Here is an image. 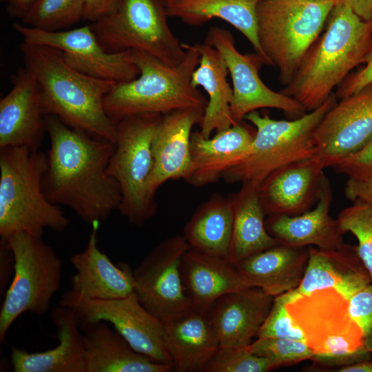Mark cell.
Here are the masks:
<instances>
[{"label":"cell","mask_w":372,"mask_h":372,"mask_svg":"<svg viewBox=\"0 0 372 372\" xmlns=\"http://www.w3.org/2000/svg\"><path fill=\"white\" fill-rule=\"evenodd\" d=\"M45 120L50 144L42 180L46 198L87 224L106 220L121 203L120 187L107 172L116 143L74 130L53 115Z\"/></svg>","instance_id":"cell-1"},{"label":"cell","mask_w":372,"mask_h":372,"mask_svg":"<svg viewBox=\"0 0 372 372\" xmlns=\"http://www.w3.org/2000/svg\"><path fill=\"white\" fill-rule=\"evenodd\" d=\"M24 68L37 79L45 115H53L70 127L116 143V124L103 105L115 83L86 75L69 65L61 51L22 42Z\"/></svg>","instance_id":"cell-2"},{"label":"cell","mask_w":372,"mask_h":372,"mask_svg":"<svg viewBox=\"0 0 372 372\" xmlns=\"http://www.w3.org/2000/svg\"><path fill=\"white\" fill-rule=\"evenodd\" d=\"M326 25L289 83L280 91L307 112L322 105L362 64L372 34V21L362 20L344 0L336 1Z\"/></svg>","instance_id":"cell-3"},{"label":"cell","mask_w":372,"mask_h":372,"mask_svg":"<svg viewBox=\"0 0 372 372\" xmlns=\"http://www.w3.org/2000/svg\"><path fill=\"white\" fill-rule=\"evenodd\" d=\"M182 45L186 55L176 65L145 52L131 50L139 75L134 80L115 83L103 100L107 115L116 124L138 114L163 115L185 108L205 109L207 99L191 82L200 53L194 44L183 43Z\"/></svg>","instance_id":"cell-4"},{"label":"cell","mask_w":372,"mask_h":372,"mask_svg":"<svg viewBox=\"0 0 372 372\" xmlns=\"http://www.w3.org/2000/svg\"><path fill=\"white\" fill-rule=\"evenodd\" d=\"M47 154L21 147L0 148V236L26 233L42 238L46 229L62 232L70 225L42 186Z\"/></svg>","instance_id":"cell-5"},{"label":"cell","mask_w":372,"mask_h":372,"mask_svg":"<svg viewBox=\"0 0 372 372\" xmlns=\"http://www.w3.org/2000/svg\"><path fill=\"white\" fill-rule=\"evenodd\" d=\"M333 93L318 108L292 120H276L257 110L245 119L256 130L250 149L237 164L222 176L226 183L260 184L276 169L317 155L315 133L327 113L337 103Z\"/></svg>","instance_id":"cell-6"},{"label":"cell","mask_w":372,"mask_h":372,"mask_svg":"<svg viewBox=\"0 0 372 372\" xmlns=\"http://www.w3.org/2000/svg\"><path fill=\"white\" fill-rule=\"evenodd\" d=\"M337 1V0H336ZM336 1L309 3L299 0H261L258 5L257 34L279 80L287 85L305 54L317 40Z\"/></svg>","instance_id":"cell-7"},{"label":"cell","mask_w":372,"mask_h":372,"mask_svg":"<svg viewBox=\"0 0 372 372\" xmlns=\"http://www.w3.org/2000/svg\"><path fill=\"white\" fill-rule=\"evenodd\" d=\"M162 114H143L116 123V147L107 174L118 184V211L130 223L141 227L156 213L155 198L149 192L154 167L152 143Z\"/></svg>","instance_id":"cell-8"},{"label":"cell","mask_w":372,"mask_h":372,"mask_svg":"<svg viewBox=\"0 0 372 372\" xmlns=\"http://www.w3.org/2000/svg\"><path fill=\"white\" fill-rule=\"evenodd\" d=\"M14 257L12 279L0 311V343L12 323L24 312L45 314L61 282L62 260L42 238L26 233L8 238Z\"/></svg>","instance_id":"cell-9"},{"label":"cell","mask_w":372,"mask_h":372,"mask_svg":"<svg viewBox=\"0 0 372 372\" xmlns=\"http://www.w3.org/2000/svg\"><path fill=\"white\" fill-rule=\"evenodd\" d=\"M164 0H118L113 10L90 26L103 49L141 50L176 65L186 50L170 29Z\"/></svg>","instance_id":"cell-10"},{"label":"cell","mask_w":372,"mask_h":372,"mask_svg":"<svg viewBox=\"0 0 372 372\" xmlns=\"http://www.w3.org/2000/svg\"><path fill=\"white\" fill-rule=\"evenodd\" d=\"M286 309L314 354L339 355L364 348L362 331L349 313V300L336 289L299 296Z\"/></svg>","instance_id":"cell-11"},{"label":"cell","mask_w":372,"mask_h":372,"mask_svg":"<svg viewBox=\"0 0 372 372\" xmlns=\"http://www.w3.org/2000/svg\"><path fill=\"white\" fill-rule=\"evenodd\" d=\"M59 305L74 311L79 328L99 321L109 322L134 350L172 366L165 346L163 322L141 304L134 292L118 299L91 300L67 291Z\"/></svg>","instance_id":"cell-12"},{"label":"cell","mask_w":372,"mask_h":372,"mask_svg":"<svg viewBox=\"0 0 372 372\" xmlns=\"http://www.w3.org/2000/svg\"><path fill=\"white\" fill-rule=\"evenodd\" d=\"M12 28L22 42L59 50L69 65L90 76L118 83L134 80L139 75L131 50L107 52L90 24L59 31H46L20 23H14Z\"/></svg>","instance_id":"cell-13"},{"label":"cell","mask_w":372,"mask_h":372,"mask_svg":"<svg viewBox=\"0 0 372 372\" xmlns=\"http://www.w3.org/2000/svg\"><path fill=\"white\" fill-rule=\"evenodd\" d=\"M223 56L232 81L233 99L231 111L236 123L243 121L251 112L262 108L282 110L297 118L307 112L294 99L275 92L260 77L259 71L265 63L257 53H240L231 32L218 26L210 27L205 41Z\"/></svg>","instance_id":"cell-14"},{"label":"cell","mask_w":372,"mask_h":372,"mask_svg":"<svg viewBox=\"0 0 372 372\" xmlns=\"http://www.w3.org/2000/svg\"><path fill=\"white\" fill-rule=\"evenodd\" d=\"M189 249L183 236L169 237L155 246L133 270L134 293L141 304L163 322L193 307L180 273L181 259Z\"/></svg>","instance_id":"cell-15"},{"label":"cell","mask_w":372,"mask_h":372,"mask_svg":"<svg viewBox=\"0 0 372 372\" xmlns=\"http://www.w3.org/2000/svg\"><path fill=\"white\" fill-rule=\"evenodd\" d=\"M371 137L372 82L327 113L315 133L317 155L324 167H333Z\"/></svg>","instance_id":"cell-16"},{"label":"cell","mask_w":372,"mask_h":372,"mask_svg":"<svg viewBox=\"0 0 372 372\" xmlns=\"http://www.w3.org/2000/svg\"><path fill=\"white\" fill-rule=\"evenodd\" d=\"M324 168L316 155L269 174L258 190L266 216H296L312 209L320 197Z\"/></svg>","instance_id":"cell-17"},{"label":"cell","mask_w":372,"mask_h":372,"mask_svg":"<svg viewBox=\"0 0 372 372\" xmlns=\"http://www.w3.org/2000/svg\"><path fill=\"white\" fill-rule=\"evenodd\" d=\"M11 90L0 100V148L38 151L46 131L41 90L34 75L18 70Z\"/></svg>","instance_id":"cell-18"},{"label":"cell","mask_w":372,"mask_h":372,"mask_svg":"<svg viewBox=\"0 0 372 372\" xmlns=\"http://www.w3.org/2000/svg\"><path fill=\"white\" fill-rule=\"evenodd\" d=\"M204 109L185 108L163 114L152 143L154 167L149 183V194L169 180H186L192 170L191 136L200 123Z\"/></svg>","instance_id":"cell-19"},{"label":"cell","mask_w":372,"mask_h":372,"mask_svg":"<svg viewBox=\"0 0 372 372\" xmlns=\"http://www.w3.org/2000/svg\"><path fill=\"white\" fill-rule=\"evenodd\" d=\"M99 222L92 224L86 248L70 258L76 270L71 278L73 295L85 300H114L134 293L133 270L129 265H114L98 247Z\"/></svg>","instance_id":"cell-20"},{"label":"cell","mask_w":372,"mask_h":372,"mask_svg":"<svg viewBox=\"0 0 372 372\" xmlns=\"http://www.w3.org/2000/svg\"><path fill=\"white\" fill-rule=\"evenodd\" d=\"M371 282L356 245L344 243L332 249L309 246L308 262L301 282L296 289L285 294L289 302L316 290L333 288L349 299Z\"/></svg>","instance_id":"cell-21"},{"label":"cell","mask_w":372,"mask_h":372,"mask_svg":"<svg viewBox=\"0 0 372 372\" xmlns=\"http://www.w3.org/2000/svg\"><path fill=\"white\" fill-rule=\"evenodd\" d=\"M274 297L258 287L227 293L207 310L220 346L246 347L265 320Z\"/></svg>","instance_id":"cell-22"},{"label":"cell","mask_w":372,"mask_h":372,"mask_svg":"<svg viewBox=\"0 0 372 372\" xmlns=\"http://www.w3.org/2000/svg\"><path fill=\"white\" fill-rule=\"evenodd\" d=\"M332 198L331 182L325 176L319 199L312 209L296 216H267L266 229L285 245L337 249L344 244V233L338 219L329 214Z\"/></svg>","instance_id":"cell-23"},{"label":"cell","mask_w":372,"mask_h":372,"mask_svg":"<svg viewBox=\"0 0 372 372\" xmlns=\"http://www.w3.org/2000/svg\"><path fill=\"white\" fill-rule=\"evenodd\" d=\"M256 130L244 121L205 138L192 132L190 142L192 170L185 180L194 187H203L222 178L223 174L249 152Z\"/></svg>","instance_id":"cell-24"},{"label":"cell","mask_w":372,"mask_h":372,"mask_svg":"<svg viewBox=\"0 0 372 372\" xmlns=\"http://www.w3.org/2000/svg\"><path fill=\"white\" fill-rule=\"evenodd\" d=\"M164 341L172 369L177 372L203 371L220 347L207 311L192 307L163 322Z\"/></svg>","instance_id":"cell-25"},{"label":"cell","mask_w":372,"mask_h":372,"mask_svg":"<svg viewBox=\"0 0 372 372\" xmlns=\"http://www.w3.org/2000/svg\"><path fill=\"white\" fill-rule=\"evenodd\" d=\"M57 330L59 344L46 351L29 353L12 347L11 363L14 372H85L83 334L75 313L59 304L50 313Z\"/></svg>","instance_id":"cell-26"},{"label":"cell","mask_w":372,"mask_h":372,"mask_svg":"<svg viewBox=\"0 0 372 372\" xmlns=\"http://www.w3.org/2000/svg\"><path fill=\"white\" fill-rule=\"evenodd\" d=\"M309 247L281 243L248 256L235 267L250 287H258L273 297L296 289L304 276Z\"/></svg>","instance_id":"cell-27"},{"label":"cell","mask_w":372,"mask_h":372,"mask_svg":"<svg viewBox=\"0 0 372 372\" xmlns=\"http://www.w3.org/2000/svg\"><path fill=\"white\" fill-rule=\"evenodd\" d=\"M83 331L85 372H167L171 365L156 362L134 350L107 322L80 327Z\"/></svg>","instance_id":"cell-28"},{"label":"cell","mask_w":372,"mask_h":372,"mask_svg":"<svg viewBox=\"0 0 372 372\" xmlns=\"http://www.w3.org/2000/svg\"><path fill=\"white\" fill-rule=\"evenodd\" d=\"M180 273L191 303L205 311L220 297L250 287L229 260L190 247L182 257Z\"/></svg>","instance_id":"cell-29"},{"label":"cell","mask_w":372,"mask_h":372,"mask_svg":"<svg viewBox=\"0 0 372 372\" xmlns=\"http://www.w3.org/2000/svg\"><path fill=\"white\" fill-rule=\"evenodd\" d=\"M194 45L200 53V61L192 74L191 82L196 87H202L208 95L199 132L205 138H209L213 132L226 130L237 123L231 111L233 89L227 81L229 71L221 54L205 43Z\"/></svg>","instance_id":"cell-30"},{"label":"cell","mask_w":372,"mask_h":372,"mask_svg":"<svg viewBox=\"0 0 372 372\" xmlns=\"http://www.w3.org/2000/svg\"><path fill=\"white\" fill-rule=\"evenodd\" d=\"M259 186L255 182H245L238 192L228 196L234 215L229 260L234 265L280 243L266 229Z\"/></svg>","instance_id":"cell-31"},{"label":"cell","mask_w":372,"mask_h":372,"mask_svg":"<svg viewBox=\"0 0 372 372\" xmlns=\"http://www.w3.org/2000/svg\"><path fill=\"white\" fill-rule=\"evenodd\" d=\"M261 0H178L166 6L169 17L189 25L199 26L213 19H222L240 32L254 51L270 65L263 53L257 34L256 11Z\"/></svg>","instance_id":"cell-32"},{"label":"cell","mask_w":372,"mask_h":372,"mask_svg":"<svg viewBox=\"0 0 372 372\" xmlns=\"http://www.w3.org/2000/svg\"><path fill=\"white\" fill-rule=\"evenodd\" d=\"M233 220L230 199L216 193L196 209L183 236L190 248L229 260Z\"/></svg>","instance_id":"cell-33"},{"label":"cell","mask_w":372,"mask_h":372,"mask_svg":"<svg viewBox=\"0 0 372 372\" xmlns=\"http://www.w3.org/2000/svg\"><path fill=\"white\" fill-rule=\"evenodd\" d=\"M85 0H36L22 23L46 31L64 30L83 19Z\"/></svg>","instance_id":"cell-34"},{"label":"cell","mask_w":372,"mask_h":372,"mask_svg":"<svg viewBox=\"0 0 372 372\" xmlns=\"http://www.w3.org/2000/svg\"><path fill=\"white\" fill-rule=\"evenodd\" d=\"M337 219L344 234L350 232L356 238L358 253L372 278V202L354 200Z\"/></svg>","instance_id":"cell-35"},{"label":"cell","mask_w":372,"mask_h":372,"mask_svg":"<svg viewBox=\"0 0 372 372\" xmlns=\"http://www.w3.org/2000/svg\"><path fill=\"white\" fill-rule=\"evenodd\" d=\"M247 349L268 360L273 369L311 360L314 354L304 341L280 338H258Z\"/></svg>","instance_id":"cell-36"},{"label":"cell","mask_w":372,"mask_h":372,"mask_svg":"<svg viewBox=\"0 0 372 372\" xmlns=\"http://www.w3.org/2000/svg\"><path fill=\"white\" fill-rule=\"evenodd\" d=\"M269 361L251 353L246 347H219L204 368L205 372H267Z\"/></svg>","instance_id":"cell-37"},{"label":"cell","mask_w":372,"mask_h":372,"mask_svg":"<svg viewBox=\"0 0 372 372\" xmlns=\"http://www.w3.org/2000/svg\"><path fill=\"white\" fill-rule=\"evenodd\" d=\"M287 302L285 293L274 297L271 308L257 333V338H280L305 342L302 331L294 324L287 311Z\"/></svg>","instance_id":"cell-38"},{"label":"cell","mask_w":372,"mask_h":372,"mask_svg":"<svg viewBox=\"0 0 372 372\" xmlns=\"http://www.w3.org/2000/svg\"><path fill=\"white\" fill-rule=\"evenodd\" d=\"M351 317L361 328L364 337L372 335V284L355 292L349 299Z\"/></svg>","instance_id":"cell-39"},{"label":"cell","mask_w":372,"mask_h":372,"mask_svg":"<svg viewBox=\"0 0 372 372\" xmlns=\"http://www.w3.org/2000/svg\"><path fill=\"white\" fill-rule=\"evenodd\" d=\"M359 66L337 87L335 95L338 100L358 92L372 82V34L362 63Z\"/></svg>","instance_id":"cell-40"},{"label":"cell","mask_w":372,"mask_h":372,"mask_svg":"<svg viewBox=\"0 0 372 372\" xmlns=\"http://www.w3.org/2000/svg\"><path fill=\"white\" fill-rule=\"evenodd\" d=\"M333 168L338 173L349 177L372 176V137L359 150L345 158Z\"/></svg>","instance_id":"cell-41"},{"label":"cell","mask_w":372,"mask_h":372,"mask_svg":"<svg viewBox=\"0 0 372 372\" xmlns=\"http://www.w3.org/2000/svg\"><path fill=\"white\" fill-rule=\"evenodd\" d=\"M371 353L364 347L358 351L344 354L333 355L313 354L311 360L317 364L340 368L371 360Z\"/></svg>","instance_id":"cell-42"},{"label":"cell","mask_w":372,"mask_h":372,"mask_svg":"<svg viewBox=\"0 0 372 372\" xmlns=\"http://www.w3.org/2000/svg\"><path fill=\"white\" fill-rule=\"evenodd\" d=\"M14 271V257L7 240L1 238L0 241V293H6L10 278Z\"/></svg>","instance_id":"cell-43"},{"label":"cell","mask_w":372,"mask_h":372,"mask_svg":"<svg viewBox=\"0 0 372 372\" xmlns=\"http://www.w3.org/2000/svg\"><path fill=\"white\" fill-rule=\"evenodd\" d=\"M344 195L350 200L372 202V176L349 177L344 187Z\"/></svg>","instance_id":"cell-44"},{"label":"cell","mask_w":372,"mask_h":372,"mask_svg":"<svg viewBox=\"0 0 372 372\" xmlns=\"http://www.w3.org/2000/svg\"><path fill=\"white\" fill-rule=\"evenodd\" d=\"M118 0H85L83 19L94 22L110 12Z\"/></svg>","instance_id":"cell-45"},{"label":"cell","mask_w":372,"mask_h":372,"mask_svg":"<svg viewBox=\"0 0 372 372\" xmlns=\"http://www.w3.org/2000/svg\"><path fill=\"white\" fill-rule=\"evenodd\" d=\"M362 20L372 21V0H344Z\"/></svg>","instance_id":"cell-46"},{"label":"cell","mask_w":372,"mask_h":372,"mask_svg":"<svg viewBox=\"0 0 372 372\" xmlns=\"http://www.w3.org/2000/svg\"><path fill=\"white\" fill-rule=\"evenodd\" d=\"M8 5V12L20 19L30 9L36 0H2Z\"/></svg>","instance_id":"cell-47"},{"label":"cell","mask_w":372,"mask_h":372,"mask_svg":"<svg viewBox=\"0 0 372 372\" xmlns=\"http://www.w3.org/2000/svg\"><path fill=\"white\" fill-rule=\"evenodd\" d=\"M336 372H372V362L371 360H364L351 365L338 368Z\"/></svg>","instance_id":"cell-48"},{"label":"cell","mask_w":372,"mask_h":372,"mask_svg":"<svg viewBox=\"0 0 372 372\" xmlns=\"http://www.w3.org/2000/svg\"><path fill=\"white\" fill-rule=\"evenodd\" d=\"M364 347L367 351L372 353V335L364 338Z\"/></svg>","instance_id":"cell-49"},{"label":"cell","mask_w":372,"mask_h":372,"mask_svg":"<svg viewBox=\"0 0 372 372\" xmlns=\"http://www.w3.org/2000/svg\"><path fill=\"white\" fill-rule=\"evenodd\" d=\"M299 1L309 2V3H325V2L333 1H336V0H299Z\"/></svg>","instance_id":"cell-50"},{"label":"cell","mask_w":372,"mask_h":372,"mask_svg":"<svg viewBox=\"0 0 372 372\" xmlns=\"http://www.w3.org/2000/svg\"><path fill=\"white\" fill-rule=\"evenodd\" d=\"M178 0H164L166 6H169L174 3H175Z\"/></svg>","instance_id":"cell-51"}]
</instances>
